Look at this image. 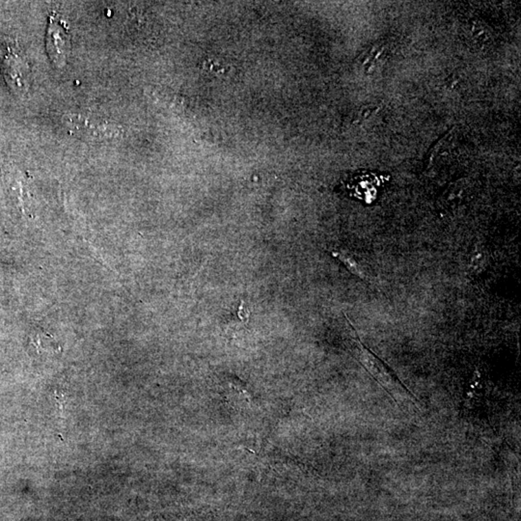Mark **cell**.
<instances>
[{
	"mask_svg": "<svg viewBox=\"0 0 521 521\" xmlns=\"http://www.w3.org/2000/svg\"><path fill=\"white\" fill-rule=\"evenodd\" d=\"M354 344V356L366 369V371H368L369 374L387 391L388 394L391 395L394 401L398 402L399 399H407V398L409 399V397L416 400L411 391L407 389L397 376L391 371L389 367L365 348L364 345H362L356 333H355Z\"/></svg>",
	"mask_w": 521,
	"mask_h": 521,
	"instance_id": "1",
	"label": "cell"
},
{
	"mask_svg": "<svg viewBox=\"0 0 521 521\" xmlns=\"http://www.w3.org/2000/svg\"><path fill=\"white\" fill-rule=\"evenodd\" d=\"M47 52L51 63L62 68L67 63L71 51V37L68 28L61 21L49 16L46 36Z\"/></svg>",
	"mask_w": 521,
	"mask_h": 521,
	"instance_id": "2",
	"label": "cell"
},
{
	"mask_svg": "<svg viewBox=\"0 0 521 521\" xmlns=\"http://www.w3.org/2000/svg\"><path fill=\"white\" fill-rule=\"evenodd\" d=\"M28 71L27 63L9 49V54L4 60V75L10 86L18 90L27 88Z\"/></svg>",
	"mask_w": 521,
	"mask_h": 521,
	"instance_id": "3",
	"label": "cell"
},
{
	"mask_svg": "<svg viewBox=\"0 0 521 521\" xmlns=\"http://www.w3.org/2000/svg\"><path fill=\"white\" fill-rule=\"evenodd\" d=\"M69 122L71 123L70 127L73 132H82V136L88 138H106L114 134L115 128L112 125L97 122L94 119L73 115L69 119Z\"/></svg>",
	"mask_w": 521,
	"mask_h": 521,
	"instance_id": "4",
	"label": "cell"
},
{
	"mask_svg": "<svg viewBox=\"0 0 521 521\" xmlns=\"http://www.w3.org/2000/svg\"><path fill=\"white\" fill-rule=\"evenodd\" d=\"M332 256L333 257L337 258V259L340 260V262L342 263V264L344 265V266L347 267L352 274H354V276L359 277V278L362 279V280L364 281H371L370 276H368V274L365 271L363 267H362L361 265L359 264V260L355 259L354 256L350 254L349 252H346V251L343 250L333 251Z\"/></svg>",
	"mask_w": 521,
	"mask_h": 521,
	"instance_id": "5",
	"label": "cell"
}]
</instances>
